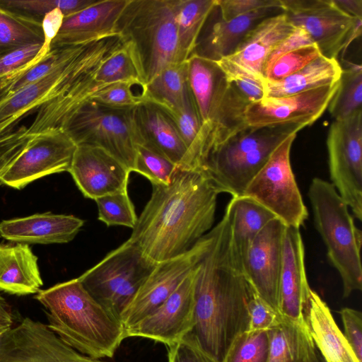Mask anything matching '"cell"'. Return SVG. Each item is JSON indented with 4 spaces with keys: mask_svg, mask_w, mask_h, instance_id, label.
Masks as SVG:
<instances>
[{
    "mask_svg": "<svg viewBox=\"0 0 362 362\" xmlns=\"http://www.w3.org/2000/svg\"><path fill=\"white\" fill-rule=\"evenodd\" d=\"M209 233V245L197 271L193 327L187 334L216 362H224L233 341L248 329L252 286L235 255L226 211Z\"/></svg>",
    "mask_w": 362,
    "mask_h": 362,
    "instance_id": "1",
    "label": "cell"
},
{
    "mask_svg": "<svg viewBox=\"0 0 362 362\" xmlns=\"http://www.w3.org/2000/svg\"><path fill=\"white\" fill-rule=\"evenodd\" d=\"M127 240L157 264L189 250L213 228L219 193L202 171L178 168L167 185H152Z\"/></svg>",
    "mask_w": 362,
    "mask_h": 362,
    "instance_id": "2",
    "label": "cell"
},
{
    "mask_svg": "<svg viewBox=\"0 0 362 362\" xmlns=\"http://www.w3.org/2000/svg\"><path fill=\"white\" fill-rule=\"evenodd\" d=\"M61 47L47 75L0 100V137L48 101L73 104L90 97L99 87L95 79L99 69L115 50L107 36Z\"/></svg>",
    "mask_w": 362,
    "mask_h": 362,
    "instance_id": "3",
    "label": "cell"
},
{
    "mask_svg": "<svg viewBox=\"0 0 362 362\" xmlns=\"http://www.w3.org/2000/svg\"><path fill=\"white\" fill-rule=\"evenodd\" d=\"M48 327L65 344L88 356L112 358L124 339V327L86 291L78 278L40 290Z\"/></svg>",
    "mask_w": 362,
    "mask_h": 362,
    "instance_id": "4",
    "label": "cell"
},
{
    "mask_svg": "<svg viewBox=\"0 0 362 362\" xmlns=\"http://www.w3.org/2000/svg\"><path fill=\"white\" fill-rule=\"evenodd\" d=\"M179 0H128L115 33L129 49L144 86L180 59Z\"/></svg>",
    "mask_w": 362,
    "mask_h": 362,
    "instance_id": "5",
    "label": "cell"
},
{
    "mask_svg": "<svg viewBox=\"0 0 362 362\" xmlns=\"http://www.w3.org/2000/svg\"><path fill=\"white\" fill-rule=\"evenodd\" d=\"M308 197L316 229L325 244L330 264L341 276L343 296L347 298L362 288L361 230L331 182L313 178Z\"/></svg>",
    "mask_w": 362,
    "mask_h": 362,
    "instance_id": "6",
    "label": "cell"
},
{
    "mask_svg": "<svg viewBox=\"0 0 362 362\" xmlns=\"http://www.w3.org/2000/svg\"><path fill=\"white\" fill-rule=\"evenodd\" d=\"M76 145L59 129L0 137V184L21 189L45 176L69 172Z\"/></svg>",
    "mask_w": 362,
    "mask_h": 362,
    "instance_id": "7",
    "label": "cell"
},
{
    "mask_svg": "<svg viewBox=\"0 0 362 362\" xmlns=\"http://www.w3.org/2000/svg\"><path fill=\"white\" fill-rule=\"evenodd\" d=\"M187 61L188 83L202 127L225 141L245 126V110L249 102L216 62L194 54Z\"/></svg>",
    "mask_w": 362,
    "mask_h": 362,
    "instance_id": "8",
    "label": "cell"
},
{
    "mask_svg": "<svg viewBox=\"0 0 362 362\" xmlns=\"http://www.w3.org/2000/svg\"><path fill=\"white\" fill-rule=\"evenodd\" d=\"M280 144L270 129L247 127L213 148L202 171L219 194L241 196Z\"/></svg>",
    "mask_w": 362,
    "mask_h": 362,
    "instance_id": "9",
    "label": "cell"
},
{
    "mask_svg": "<svg viewBox=\"0 0 362 362\" xmlns=\"http://www.w3.org/2000/svg\"><path fill=\"white\" fill-rule=\"evenodd\" d=\"M134 107H117L89 100L59 127L76 145L97 147L134 172L138 137Z\"/></svg>",
    "mask_w": 362,
    "mask_h": 362,
    "instance_id": "10",
    "label": "cell"
},
{
    "mask_svg": "<svg viewBox=\"0 0 362 362\" xmlns=\"http://www.w3.org/2000/svg\"><path fill=\"white\" fill-rule=\"evenodd\" d=\"M156 264L125 241L78 278L86 291L118 319Z\"/></svg>",
    "mask_w": 362,
    "mask_h": 362,
    "instance_id": "11",
    "label": "cell"
},
{
    "mask_svg": "<svg viewBox=\"0 0 362 362\" xmlns=\"http://www.w3.org/2000/svg\"><path fill=\"white\" fill-rule=\"evenodd\" d=\"M296 134L285 139L245 189L243 195L270 211L286 226L300 229L308 217L295 175L290 153Z\"/></svg>",
    "mask_w": 362,
    "mask_h": 362,
    "instance_id": "12",
    "label": "cell"
},
{
    "mask_svg": "<svg viewBox=\"0 0 362 362\" xmlns=\"http://www.w3.org/2000/svg\"><path fill=\"white\" fill-rule=\"evenodd\" d=\"M283 13L295 27L303 29L327 58L338 59L361 35L362 19L351 17L332 0H280Z\"/></svg>",
    "mask_w": 362,
    "mask_h": 362,
    "instance_id": "13",
    "label": "cell"
},
{
    "mask_svg": "<svg viewBox=\"0 0 362 362\" xmlns=\"http://www.w3.org/2000/svg\"><path fill=\"white\" fill-rule=\"evenodd\" d=\"M327 147L331 183L361 221L362 111L332 123Z\"/></svg>",
    "mask_w": 362,
    "mask_h": 362,
    "instance_id": "14",
    "label": "cell"
},
{
    "mask_svg": "<svg viewBox=\"0 0 362 362\" xmlns=\"http://www.w3.org/2000/svg\"><path fill=\"white\" fill-rule=\"evenodd\" d=\"M210 243L207 233L187 252L156 264L120 315L124 329L153 312L197 267Z\"/></svg>",
    "mask_w": 362,
    "mask_h": 362,
    "instance_id": "15",
    "label": "cell"
},
{
    "mask_svg": "<svg viewBox=\"0 0 362 362\" xmlns=\"http://www.w3.org/2000/svg\"><path fill=\"white\" fill-rule=\"evenodd\" d=\"M0 362H103L78 353L47 326L25 317L0 337Z\"/></svg>",
    "mask_w": 362,
    "mask_h": 362,
    "instance_id": "16",
    "label": "cell"
},
{
    "mask_svg": "<svg viewBox=\"0 0 362 362\" xmlns=\"http://www.w3.org/2000/svg\"><path fill=\"white\" fill-rule=\"evenodd\" d=\"M339 86H331L280 98H264L249 104L245 119L251 127L313 124L327 110Z\"/></svg>",
    "mask_w": 362,
    "mask_h": 362,
    "instance_id": "17",
    "label": "cell"
},
{
    "mask_svg": "<svg viewBox=\"0 0 362 362\" xmlns=\"http://www.w3.org/2000/svg\"><path fill=\"white\" fill-rule=\"evenodd\" d=\"M198 265L153 312L125 329V337L148 338L169 346L189 333L194 323V285Z\"/></svg>",
    "mask_w": 362,
    "mask_h": 362,
    "instance_id": "18",
    "label": "cell"
},
{
    "mask_svg": "<svg viewBox=\"0 0 362 362\" xmlns=\"http://www.w3.org/2000/svg\"><path fill=\"white\" fill-rule=\"evenodd\" d=\"M295 29L284 13L265 18L249 32L234 53L216 62L228 80L244 77L264 82L269 54Z\"/></svg>",
    "mask_w": 362,
    "mask_h": 362,
    "instance_id": "19",
    "label": "cell"
},
{
    "mask_svg": "<svg viewBox=\"0 0 362 362\" xmlns=\"http://www.w3.org/2000/svg\"><path fill=\"white\" fill-rule=\"evenodd\" d=\"M286 227L279 218L272 220L253 240L242 262L244 275L255 292L278 311Z\"/></svg>",
    "mask_w": 362,
    "mask_h": 362,
    "instance_id": "20",
    "label": "cell"
},
{
    "mask_svg": "<svg viewBox=\"0 0 362 362\" xmlns=\"http://www.w3.org/2000/svg\"><path fill=\"white\" fill-rule=\"evenodd\" d=\"M69 173L86 198L128 192L130 171L102 148L76 146Z\"/></svg>",
    "mask_w": 362,
    "mask_h": 362,
    "instance_id": "21",
    "label": "cell"
},
{
    "mask_svg": "<svg viewBox=\"0 0 362 362\" xmlns=\"http://www.w3.org/2000/svg\"><path fill=\"white\" fill-rule=\"evenodd\" d=\"M282 13L281 6L267 7L225 20L221 16L216 0L192 54L218 62L234 53L249 32L261 21Z\"/></svg>",
    "mask_w": 362,
    "mask_h": 362,
    "instance_id": "22",
    "label": "cell"
},
{
    "mask_svg": "<svg viewBox=\"0 0 362 362\" xmlns=\"http://www.w3.org/2000/svg\"><path fill=\"white\" fill-rule=\"evenodd\" d=\"M305 266V247L300 229L286 227L279 287V311L286 319L305 323L310 296Z\"/></svg>",
    "mask_w": 362,
    "mask_h": 362,
    "instance_id": "23",
    "label": "cell"
},
{
    "mask_svg": "<svg viewBox=\"0 0 362 362\" xmlns=\"http://www.w3.org/2000/svg\"><path fill=\"white\" fill-rule=\"evenodd\" d=\"M138 144L165 157L180 168L187 150L169 114L158 104L147 100L134 107Z\"/></svg>",
    "mask_w": 362,
    "mask_h": 362,
    "instance_id": "24",
    "label": "cell"
},
{
    "mask_svg": "<svg viewBox=\"0 0 362 362\" xmlns=\"http://www.w3.org/2000/svg\"><path fill=\"white\" fill-rule=\"evenodd\" d=\"M83 224V219L73 215L45 212L1 221L0 235L28 245L66 243L76 237Z\"/></svg>",
    "mask_w": 362,
    "mask_h": 362,
    "instance_id": "25",
    "label": "cell"
},
{
    "mask_svg": "<svg viewBox=\"0 0 362 362\" xmlns=\"http://www.w3.org/2000/svg\"><path fill=\"white\" fill-rule=\"evenodd\" d=\"M128 0H97L64 18L50 49L82 43L115 33V23Z\"/></svg>",
    "mask_w": 362,
    "mask_h": 362,
    "instance_id": "26",
    "label": "cell"
},
{
    "mask_svg": "<svg viewBox=\"0 0 362 362\" xmlns=\"http://www.w3.org/2000/svg\"><path fill=\"white\" fill-rule=\"evenodd\" d=\"M305 318L315 346L325 362H360L338 327L329 306L313 290Z\"/></svg>",
    "mask_w": 362,
    "mask_h": 362,
    "instance_id": "27",
    "label": "cell"
},
{
    "mask_svg": "<svg viewBox=\"0 0 362 362\" xmlns=\"http://www.w3.org/2000/svg\"><path fill=\"white\" fill-rule=\"evenodd\" d=\"M42 285L37 257L29 245L0 244V291L25 296L36 294Z\"/></svg>",
    "mask_w": 362,
    "mask_h": 362,
    "instance_id": "28",
    "label": "cell"
},
{
    "mask_svg": "<svg viewBox=\"0 0 362 362\" xmlns=\"http://www.w3.org/2000/svg\"><path fill=\"white\" fill-rule=\"evenodd\" d=\"M342 71L338 59L322 55L298 71L276 81H264V98H280L338 82Z\"/></svg>",
    "mask_w": 362,
    "mask_h": 362,
    "instance_id": "29",
    "label": "cell"
},
{
    "mask_svg": "<svg viewBox=\"0 0 362 362\" xmlns=\"http://www.w3.org/2000/svg\"><path fill=\"white\" fill-rule=\"evenodd\" d=\"M225 211L230 217L233 247L242 267L253 240L276 217L262 205L244 195L232 197Z\"/></svg>",
    "mask_w": 362,
    "mask_h": 362,
    "instance_id": "30",
    "label": "cell"
},
{
    "mask_svg": "<svg viewBox=\"0 0 362 362\" xmlns=\"http://www.w3.org/2000/svg\"><path fill=\"white\" fill-rule=\"evenodd\" d=\"M267 362H314L317 348L307 323H298L283 317L282 322L267 331Z\"/></svg>",
    "mask_w": 362,
    "mask_h": 362,
    "instance_id": "31",
    "label": "cell"
},
{
    "mask_svg": "<svg viewBox=\"0 0 362 362\" xmlns=\"http://www.w3.org/2000/svg\"><path fill=\"white\" fill-rule=\"evenodd\" d=\"M189 91L186 60L163 69L145 86L143 98L164 108H175L182 105Z\"/></svg>",
    "mask_w": 362,
    "mask_h": 362,
    "instance_id": "32",
    "label": "cell"
},
{
    "mask_svg": "<svg viewBox=\"0 0 362 362\" xmlns=\"http://www.w3.org/2000/svg\"><path fill=\"white\" fill-rule=\"evenodd\" d=\"M43 43L42 22L0 7V57L23 47Z\"/></svg>",
    "mask_w": 362,
    "mask_h": 362,
    "instance_id": "33",
    "label": "cell"
},
{
    "mask_svg": "<svg viewBox=\"0 0 362 362\" xmlns=\"http://www.w3.org/2000/svg\"><path fill=\"white\" fill-rule=\"evenodd\" d=\"M216 0H179L177 28L180 62L192 54L199 34Z\"/></svg>",
    "mask_w": 362,
    "mask_h": 362,
    "instance_id": "34",
    "label": "cell"
},
{
    "mask_svg": "<svg viewBox=\"0 0 362 362\" xmlns=\"http://www.w3.org/2000/svg\"><path fill=\"white\" fill-rule=\"evenodd\" d=\"M362 67L348 63L342 68L339 86L327 107L334 120L346 119L362 111Z\"/></svg>",
    "mask_w": 362,
    "mask_h": 362,
    "instance_id": "35",
    "label": "cell"
},
{
    "mask_svg": "<svg viewBox=\"0 0 362 362\" xmlns=\"http://www.w3.org/2000/svg\"><path fill=\"white\" fill-rule=\"evenodd\" d=\"M97 0H0V7L42 22L45 16L59 8L64 17L76 13Z\"/></svg>",
    "mask_w": 362,
    "mask_h": 362,
    "instance_id": "36",
    "label": "cell"
},
{
    "mask_svg": "<svg viewBox=\"0 0 362 362\" xmlns=\"http://www.w3.org/2000/svg\"><path fill=\"white\" fill-rule=\"evenodd\" d=\"M62 47L51 49L39 62L29 63L21 69L0 78V100L37 81L54 66L61 54Z\"/></svg>",
    "mask_w": 362,
    "mask_h": 362,
    "instance_id": "37",
    "label": "cell"
},
{
    "mask_svg": "<svg viewBox=\"0 0 362 362\" xmlns=\"http://www.w3.org/2000/svg\"><path fill=\"white\" fill-rule=\"evenodd\" d=\"M95 79L100 84L132 82L145 87L132 54L124 45L103 62Z\"/></svg>",
    "mask_w": 362,
    "mask_h": 362,
    "instance_id": "38",
    "label": "cell"
},
{
    "mask_svg": "<svg viewBox=\"0 0 362 362\" xmlns=\"http://www.w3.org/2000/svg\"><path fill=\"white\" fill-rule=\"evenodd\" d=\"M267 331H245L231 344L224 362H267Z\"/></svg>",
    "mask_w": 362,
    "mask_h": 362,
    "instance_id": "39",
    "label": "cell"
},
{
    "mask_svg": "<svg viewBox=\"0 0 362 362\" xmlns=\"http://www.w3.org/2000/svg\"><path fill=\"white\" fill-rule=\"evenodd\" d=\"M98 219L107 226H122L134 228L138 217L128 192L109 194L95 199Z\"/></svg>",
    "mask_w": 362,
    "mask_h": 362,
    "instance_id": "40",
    "label": "cell"
},
{
    "mask_svg": "<svg viewBox=\"0 0 362 362\" xmlns=\"http://www.w3.org/2000/svg\"><path fill=\"white\" fill-rule=\"evenodd\" d=\"M179 167L172 161L143 145H137L134 172L148 179L152 185H168Z\"/></svg>",
    "mask_w": 362,
    "mask_h": 362,
    "instance_id": "41",
    "label": "cell"
},
{
    "mask_svg": "<svg viewBox=\"0 0 362 362\" xmlns=\"http://www.w3.org/2000/svg\"><path fill=\"white\" fill-rule=\"evenodd\" d=\"M321 55L315 44L288 52L279 57L266 69L264 81L281 80L301 69Z\"/></svg>",
    "mask_w": 362,
    "mask_h": 362,
    "instance_id": "42",
    "label": "cell"
},
{
    "mask_svg": "<svg viewBox=\"0 0 362 362\" xmlns=\"http://www.w3.org/2000/svg\"><path fill=\"white\" fill-rule=\"evenodd\" d=\"M248 331H269L283 320L281 313L262 299L252 288L249 304Z\"/></svg>",
    "mask_w": 362,
    "mask_h": 362,
    "instance_id": "43",
    "label": "cell"
},
{
    "mask_svg": "<svg viewBox=\"0 0 362 362\" xmlns=\"http://www.w3.org/2000/svg\"><path fill=\"white\" fill-rule=\"evenodd\" d=\"M136 86H144L132 82L110 84L97 92L91 100L111 106L134 107L142 100L141 96L133 91V87Z\"/></svg>",
    "mask_w": 362,
    "mask_h": 362,
    "instance_id": "44",
    "label": "cell"
},
{
    "mask_svg": "<svg viewBox=\"0 0 362 362\" xmlns=\"http://www.w3.org/2000/svg\"><path fill=\"white\" fill-rule=\"evenodd\" d=\"M168 362H216L188 334L168 346Z\"/></svg>",
    "mask_w": 362,
    "mask_h": 362,
    "instance_id": "45",
    "label": "cell"
},
{
    "mask_svg": "<svg viewBox=\"0 0 362 362\" xmlns=\"http://www.w3.org/2000/svg\"><path fill=\"white\" fill-rule=\"evenodd\" d=\"M221 17L233 19L255 11L274 6H281L280 0H216Z\"/></svg>",
    "mask_w": 362,
    "mask_h": 362,
    "instance_id": "46",
    "label": "cell"
},
{
    "mask_svg": "<svg viewBox=\"0 0 362 362\" xmlns=\"http://www.w3.org/2000/svg\"><path fill=\"white\" fill-rule=\"evenodd\" d=\"M344 337L357 359L362 362V315L358 310L344 308L339 311Z\"/></svg>",
    "mask_w": 362,
    "mask_h": 362,
    "instance_id": "47",
    "label": "cell"
},
{
    "mask_svg": "<svg viewBox=\"0 0 362 362\" xmlns=\"http://www.w3.org/2000/svg\"><path fill=\"white\" fill-rule=\"evenodd\" d=\"M43 45L23 47L0 57V78L8 76L32 62Z\"/></svg>",
    "mask_w": 362,
    "mask_h": 362,
    "instance_id": "48",
    "label": "cell"
},
{
    "mask_svg": "<svg viewBox=\"0 0 362 362\" xmlns=\"http://www.w3.org/2000/svg\"><path fill=\"white\" fill-rule=\"evenodd\" d=\"M313 44L315 43L313 40L303 29L296 28L292 34L281 41L272 50L267 60L265 70L281 56L298 48Z\"/></svg>",
    "mask_w": 362,
    "mask_h": 362,
    "instance_id": "49",
    "label": "cell"
},
{
    "mask_svg": "<svg viewBox=\"0 0 362 362\" xmlns=\"http://www.w3.org/2000/svg\"><path fill=\"white\" fill-rule=\"evenodd\" d=\"M64 16L59 8H55L47 13L42 21V27L44 34V43L39 54L46 56L50 50L52 41L58 34Z\"/></svg>",
    "mask_w": 362,
    "mask_h": 362,
    "instance_id": "50",
    "label": "cell"
},
{
    "mask_svg": "<svg viewBox=\"0 0 362 362\" xmlns=\"http://www.w3.org/2000/svg\"><path fill=\"white\" fill-rule=\"evenodd\" d=\"M239 90L250 103L259 101L264 98L263 82L239 77L228 80Z\"/></svg>",
    "mask_w": 362,
    "mask_h": 362,
    "instance_id": "51",
    "label": "cell"
},
{
    "mask_svg": "<svg viewBox=\"0 0 362 362\" xmlns=\"http://www.w3.org/2000/svg\"><path fill=\"white\" fill-rule=\"evenodd\" d=\"M334 4L347 15L362 19L361 0H332Z\"/></svg>",
    "mask_w": 362,
    "mask_h": 362,
    "instance_id": "52",
    "label": "cell"
},
{
    "mask_svg": "<svg viewBox=\"0 0 362 362\" xmlns=\"http://www.w3.org/2000/svg\"><path fill=\"white\" fill-rule=\"evenodd\" d=\"M13 324L11 307L0 295V327H11Z\"/></svg>",
    "mask_w": 362,
    "mask_h": 362,
    "instance_id": "53",
    "label": "cell"
},
{
    "mask_svg": "<svg viewBox=\"0 0 362 362\" xmlns=\"http://www.w3.org/2000/svg\"><path fill=\"white\" fill-rule=\"evenodd\" d=\"M314 362H325L317 349L316 350V356Z\"/></svg>",
    "mask_w": 362,
    "mask_h": 362,
    "instance_id": "54",
    "label": "cell"
},
{
    "mask_svg": "<svg viewBox=\"0 0 362 362\" xmlns=\"http://www.w3.org/2000/svg\"><path fill=\"white\" fill-rule=\"evenodd\" d=\"M9 327H0V337L4 333V332Z\"/></svg>",
    "mask_w": 362,
    "mask_h": 362,
    "instance_id": "55",
    "label": "cell"
}]
</instances>
